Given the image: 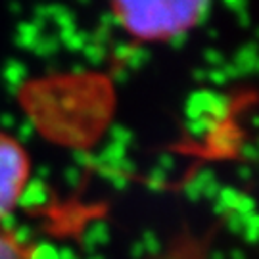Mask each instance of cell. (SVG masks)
<instances>
[{
  "label": "cell",
  "instance_id": "1",
  "mask_svg": "<svg viewBox=\"0 0 259 259\" xmlns=\"http://www.w3.org/2000/svg\"><path fill=\"white\" fill-rule=\"evenodd\" d=\"M200 6L202 2H117L111 10L133 37L157 40L198 25Z\"/></svg>",
  "mask_w": 259,
  "mask_h": 259
},
{
  "label": "cell",
  "instance_id": "2",
  "mask_svg": "<svg viewBox=\"0 0 259 259\" xmlns=\"http://www.w3.org/2000/svg\"><path fill=\"white\" fill-rule=\"evenodd\" d=\"M29 181V161L18 140L0 133V219L14 211Z\"/></svg>",
  "mask_w": 259,
  "mask_h": 259
},
{
  "label": "cell",
  "instance_id": "3",
  "mask_svg": "<svg viewBox=\"0 0 259 259\" xmlns=\"http://www.w3.org/2000/svg\"><path fill=\"white\" fill-rule=\"evenodd\" d=\"M231 113V100L229 96L217 93V91H196L185 102V115L188 119H200V117H211L217 123L229 117Z\"/></svg>",
  "mask_w": 259,
  "mask_h": 259
},
{
  "label": "cell",
  "instance_id": "4",
  "mask_svg": "<svg viewBox=\"0 0 259 259\" xmlns=\"http://www.w3.org/2000/svg\"><path fill=\"white\" fill-rule=\"evenodd\" d=\"M110 227L108 223L102 221V219H96V221L89 223V227L84 229L83 236H81V246H83V251L87 255L91 253H96V250L100 246H108L110 244Z\"/></svg>",
  "mask_w": 259,
  "mask_h": 259
},
{
  "label": "cell",
  "instance_id": "5",
  "mask_svg": "<svg viewBox=\"0 0 259 259\" xmlns=\"http://www.w3.org/2000/svg\"><path fill=\"white\" fill-rule=\"evenodd\" d=\"M48 200H50V190H48L47 183L38 181V179H31L27 181V185L19 196L18 205L23 209H38V207H45Z\"/></svg>",
  "mask_w": 259,
  "mask_h": 259
},
{
  "label": "cell",
  "instance_id": "6",
  "mask_svg": "<svg viewBox=\"0 0 259 259\" xmlns=\"http://www.w3.org/2000/svg\"><path fill=\"white\" fill-rule=\"evenodd\" d=\"M215 179H217V177L213 173V169H209V167L200 169V171L185 185V190H183V192H185L186 200L192 202V204H198L200 200H204L205 186L209 185L211 181H215Z\"/></svg>",
  "mask_w": 259,
  "mask_h": 259
},
{
  "label": "cell",
  "instance_id": "7",
  "mask_svg": "<svg viewBox=\"0 0 259 259\" xmlns=\"http://www.w3.org/2000/svg\"><path fill=\"white\" fill-rule=\"evenodd\" d=\"M209 144H211L213 150H217L221 154L232 152V150H236L240 146V135L234 129H231V127H227V125H219L209 135Z\"/></svg>",
  "mask_w": 259,
  "mask_h": 259
},
{
  "label": "cell",
  "instance_id": "8",
  "mask_svg": "<svg viewBox=\"0 0 259 259\" xmlns=\"http://www.w3.org/2000/svg\"><path fill=\"white\" fill-rule=\"evenodd\" d=\"M259 56V45L257 42H246L244 47L236 50V54L232 58V64L238 67L242 77L255 73V60Z\"/></svg>",
  "mask_w": 259,
  "mask_h": 259
},
{
  "label": "cell",
  "instance_id": "9",
  "mask_svg": "<svg viewBox=\"0 0 259 259\" xmlns=\"http://www.w3.org/2000/svg\"><path fill=\"white\" fill-rule=\"evenodd\" d=\"M240 190L234 188V186H223L217 200L213 202V213L219 215V217H227L229 213L236 211V205H238V200H240Z\"/></svg>",
  "mask_w": 259,
  "mask_h": 259
},
{
  "label": "cell",
  "instance_id": "10",
  "mask_svg": "<svg viewBox=\"0 0 259 259\" xmlns=\"http://www.w3.org/2000/svg\"><path fill=\"white\" fill-rule=\"evenodd\" d=\"M56 37H58L62 47H65L71 52H83V48L91 42V33L81 31L79 27H69L64 29V31H58Z\"/></svg>",
  "mask_w": 259,
  "mask_h": 259
},
{
  "label": "cell",
  "instance_id": "11",
  "mask_svg": "<svg viewBox=\"0 0 259 259\" xmlns=\"http://www.w3.org/2000/svg\"><path fill=\"white\" fill-rule=\"evenodd\" d=\"M127 157V148H123L119 144H113V142H108L106 146H104L98 154H96V163L98 167H113L119 163L121 159H125ZM96 167V169H98Z\"/></svg>",
  "mask_w": 259,
  "mask_h": 259
},
{
  "label": "cell",
  "instance_id": "12",
  "mask_svg": "<svg viewBox=\"0 0 259 259\" xmlns=\"http://www.w3.org/2000/svg\"><path fill=\"white\" fill-rule=\"evenodd\" d=\"M223 123L213 121L211 117H200V119H188L185 123V129L190 139H205Z\"/></svg>",
  "mask_w": 259,
  "mask_h": 259
},
{
  "label": "cell",
  "instance_id": "13",
  "mask_svg": "<svg viewBox=\"0 0 259 259\" xmlns=\"http://www.w3.org/2000/svg\"><path fill=\"white\" fill-rule=\"evenodd\" d=\"M42 25L37 23V21H33V23H21L19 25V37H18V42L21 48H29V50H33L35 45H37V40L42 37Z\"/></svg>",
  "mask_w": 259,
  "mask_h": 259
},
{
  "label": "cell",
  "instance_id": "14",
  "mask_svg": "<svg viewBox=\"0 0 259 259\" xmlns=\"http://www.w3.org/2000/svg\"><path fill=\"white\" fill-rule=\"evenodd\" d=\"M0 259H27V250L19 248L10 232L0 231Z\"/></svg>",
  "mask_w": 259,
  "mask_h": 259
},
{
  "label": "cell",
  "instance_id": "15",
  "mask_svg": "<svg viewBox=\"0 0 259 259\" xmlns=\"http://www.w3.org/2000/svg\"><path fill=\"white\" fill-rule=\"evenodd\" d=\"M242 238L246 240V244H251V246L259 244V211H253L244 217Z\"/></svg>",
  "mask_w": 259,
  "mask_h": 259
},
{
  "label": "cell",
  "instance_id": "16",
  "mask_svg": "<svg viewBox=\"0 0 259 259\" xmlns=\"http://www.w3.org/2000/svg\"><path fill=\"white\" fill-rule=\"evenodd\" d=\"M58 48H60V40H58L56 35H42L37 40L33 52L37 56H40V58H52L58 52Z\"/></svg>",
  "mask_w": 259,
  "mask_h": 259
},
{
  "label": "cell",
  "instance_id": "17",
  "mask_svg": "<svg viewBox=\"0 0 259 259\" xmlns=\"http://www.w3.org/2000/svg\"><path fill=\"white\" fill-rule=\"evenodd\" d=\"M133 140H135V135H133V131L129 127H125L121 123H113L110 127V142L119 144L123 148H129L133 144Z\"/></svg>",
  "mask_w": 259,
  "mask_h": 259
},
{
  "label": "cell",
  "instance_id": "18",
  "mask_svg": "<svg viewBox=\"0 0 259 259\" xmlns=\"http://www.w3.org/2000/svg\"><path fill=\"white\" fill-rule=\"evenodd\" d=\"M150 58H152V54H150L148 48L135 47L129 56V60L123 64V67H125L127 71H137V69H140V67H144V65L148 64Z\"/></svg>",
  "mask_w": 259,
  "mask_h": 259
},
{
  "label": "cell",
  "instance_id": "19",
  "mask_svg": "<svg viewBox=\"0 0 259 259\" xmlns=\"http://www.w3.org/2000/svg\"><path fill=\"white\" fill-rule=\"evenodd\" d=\"M52 21L56 23L58 31H64V29H69V27H77V16H75V12L71 8H67V6H62V4H60L58 10H56Z\"/></svg>",
  "mask_w": 259,
  "mask_h": 259
},
{
  "label": "cell",
  "instance_id": "20",
  "mask_svg": "<svg viewBox=\"0 0 259 259\" xmlns=\"http://www.w3.org/2000/svg\"><path fill=\"white\" fill-rule=\"evenodd\" d=\"M83 56H84V60H87V64L96 67V65L104 64V60H106V56H108V48L91 40V42L83 48Z\"/></svg>",
  "mask_w": 259,
  "mask_h": 259
},
{
  "label": "cell",
  "instance_id": "21",
  "mask_svg": "<svg viewBox=\"0 0 259 259\" xmlns=\"http://www.w3.org/2000/svg\"><path fill=\"white\" fill-rule=\"evenodd\" d=\"M25 77H27V69L14 60V62L8 65V71H6V81L10 83V87H12V91H14V93L18 91L21 84H23Z\"/></svg>",
  "mask_w": 259,
  "mask_h": 259
},
{
  "label": "cell",
  "instance_id": "22",
  "mask_svg": "<svg viewBox=\"0 0 259 259\" xmlns=\"http://www.w3.org/2000/svg\"><path fill=\"white\" fill-rule=\"evenodd\" d=\"M96 173H98L100 177H104V179H106L113 188H117V190H125L127 185H129V177L121 175L119 171L110 169V167H98Z\"/></svg>",
  "mask_w": 259,
  "mask_h": 259
},
{
  "label": "cell",
  "instance_id": "23",
  "mask_svg": "<svg viewBox=\"0 0 259 259\" xmlns=\"http://www.w3.org/2000/svg\"><path fill=\"white\" fill-rule=\"evenodd\" d=\"M27 259H58V248L50 242H40L27 251Z\"/></svg>",
  "mask_w": 259,
  "mask_h": 259
},
{
  "label": "cell",
  "instance_id": "24",
  "mask_svg": "<svg viewBox=\"0 0 259 259\" xmlns=\"http://www.w3.org/2000/svg\"><path fill=\"white\" fill-rule=\"evenodd\" d=\"M167 179H169V175H167L163 169H159L156 165L150 169L148 177H146V186H148L150 190H154V192H159L167 185Z\"/></svg>",
  "mask_w": 259,
  "mask_h": 259
},
{
  "label": "cell",
  "instance_id": "25",
  "mask_svg": "<svg viewBox=\"0 0 259 259\" xmlns=\"http://www.w3.org/2000/svg\"><path fill=\"white\" fill-rule=\"evenodd\" d=\"M73 161L75 167H79L81 171L83 169H94L96 171V154L94 152H89V150H75L73 152Z\"/></svg>",
  "mask_w": 259,
  "mask_h": 259
},
{
  "label": "cell",
  "instance_id": "26",
  "mask_svg": "<svg viewBox=\"0 0 259 259\" xmlns=\"http://www.w3.org/2000/svg\"><path fill=\"white\" fill-rule=\"evenodd\" d=\"M133 48H135V45L129 42V40H117V42H113V47H111V56H113L115 62H119V65H123L129 60Z\"/></svg>",
  "mask_w": 259,
  "mask_h": 259
},
{
  "label": "cell",
  "instance_id": "27",
  "mask_svg": "<svg viewBox=\"0 0 259 259\" xmlns=\"http://www.w3.org/2000/svg\"><path fill=\"white\" fill-rule=\"evenodd\" d=\"M140 242H142L144 251L148 255H159L161 253V242H159V238H157V234L154 231H144Z\"/></svg>",
  "mask_w": 259,
  "mask_h": 259
},
{
  "label": "cell",
  "instance_id": "28",
  "mask_svg": "<svg viewBox=\"0 0 259 259\" xmlns=\"http://www.w3.org/2000/svg\"><path fill=\"white\" fill-rule=\"evenodd\" d=\"M257 211L255 209V200L251 198L250 194H246V192H242L240 194V200H238V205H236V211L240 217H246V215H250V213Z\"/></svg>",
  "mask_w": 259,
  "mask_h": 259
},
{
  "label": "cell",
  "instance_id": "29",
  "mask_svg": "<svg viewBox=\"0 0 259 259\" xmlns=\"http://www.w3.org/2000/svg\"><path fill=\"white\" fill-rule=\"evenodd\" d=\"M81 181H83V171H81L79 167H75V165L65 167L64 183L69 186V188H77V186L81 185Z\"/></svg>",
  "mask_w": 259,
  "mask_h": 259
},
{
  "label": "cell",
  "instance_id": "30",
  "mask_svg": "<svg viewBox=\"0 0 259 259\" xmlns=\"http://www.w3.org/2000/svg\"><path fill=\"white\" fill-rule=\"evenodd\" d=\"M204 60L211 65V69H219V67H223V65L227 64L223 52H219L217 48H207V50H204Z\"/></svg>",
  "mask_w": 259,
  "mask_h": 259
},
{
  "label": "cell",
  "instance_id": "31",
  "mask_svg": "<svg viewBox=\"0 0 259 259\" xmlns=\"http://www.w3.org/2000/svg\"><path fill=\"white\" fill-rule=\"evenodd\" d=\"M35 131H37V125H35V121L27 117V119L21 123V127L18 131V142H27V140L33 139V135H35Z\"/></svg>",
  "mask_w": 259,
  "mask_h": 259
},
{
  "label": "cell",
  "instance_id": "32",
  "mask_svg": "<svg viewBox=\"0 0 259 259\" xmlns=\"http://www.w3.org/2000/svg\"><path fill=\"white\" fill-rule=\"evenodd\" d=\"M225 223H227V229L231 234H242V227H244V217H240L238 213H229L225 217Z\"/></svg>",
  "mask_w": 259,
  "mask_h": 259
},
{
  "label": "cell",
  "instance_id": "33",
  "mask_svg": "<svg viewBox=\"0 0 259 259\" xmlns=\"http://www.w3.org/2000/svg\"><path fill=\"white\" fill-rule=\"evenodd\" d=\"M91 40L93 42H98V45H102V47L108 48V45L111 42V31L106 27H98L94 29V33H91Z\"/></svg>",
  "mask_w": 259,
  "mask_h": 259
},
{
  "label": "cell",
  "instance_id": "34",
  "mask_svg": "<svg viewBox=\"0 0 259 259\" xmlns=\"http://www.w3.org/2000/svg\"><path fill=\"white\" fill-rule=\"evenodd\" d=\"M240 156L244 157L246 161H251V163H255V161H259L257 146H255L253 142H246V144H242V146H240Z\"/></svg>",
  "mask_w": 259,
  "mask_h": 259
},
{
  "label": "cell",
  "instance_id": "35",
  "mask_svg": "<svg viewBox=\"0 0 259 259\" xmlns=\"http://www.w3.org/2000/svg\"><path fill=\"white\" fill-rule=\"evenodd\" d=\"M207 83H211L213 87H225L229 83L227 75L223 73V69H207Z\"/></svg>",
  "mask_w": 259,
  "mask_h": 259
},
{
  "label": "cell",
  "instance_id": "36",
  "mask_svg": "<svg viewBox=\"0 0 259 259\" xmlns=\"http://www.w3.org/2000/svg\"><path fill=\"white\" fill-rule=\"evenodd\" d=\"M175 165H177V161L171 154H161V156L157 157V167L163 169L167 175H171V173L175 171Z\"/></svg>",
  "mask_w": 259,
  "mask_h": 259
},
{
  "label": "cell",
  "instance_id": "37",
  "mask_svg": "<svg viewBox=\"0 0 259 259\" xmlns=\"http://www.w3.org/2000/svg\"><path fill=\"white\" fill-rule=\"evenodd\" d=\"M115 25H119V19H117V16H115L113 10H108V12L100 14V27H106L111 31Z\"/></svg>",
  "mask_w": 259,
  "mask_h": 259
},
{
  "label": "cell",
  "instance_id": "38",
  "mask_svg": "<svg viewBox=\"0 0 259 259\" xmlns=\"http://www.w3.org/2000/svg\"><path fill=\"white\" fill-rule=\"evenodd\" d=\"M223 69V73L227 75V79H229V81H236V79H244V77H242V73L240 71H238V67H236V65L232 64V62H227V64L223 65L221 67Z\"/></svg>",
  "mask_w": 259,
  "mask_h": 259
},
{
  "label": "cell",
  "instance_id": "39",
  "mask_svg": "<svg viewBox=\"0 0 259 259\" xmlns=\"http://www.w3.org/2000/svg\"><path fill=\"white\" fill-rule=\"evenodd\" d=\"M223 6L227 10H231V12H234V14H238V12L248 8V2L246 0H225Z\"/></svg>",
  "mask_w": 259,
  "mask_h": 259
},
{
  "label": "cell",
  "instance_id": "40",
  "mask_svg": "<svg viewBox=\"0 0 259 259\" xmlns=\"http://www.w3.org/2000/svg\"><path fill=\"white\" fill-rule=\"evenodd\" d=\"M129 73L123 65H117V67H113V71H111V79L115 81V83H127V79H129Z\"/></svg>",
  "mask_w": 259,
  "mask_h": 259
},
{
  "label": "cell",
  "instance_id": "41",
  "mask_svg": "<svg viewBox=\"0 0 259 259\" xmlns=\"http://www.w3.org/2000/svg\"><path fill=\"white\" fill-rule=\"evenodd\" d=\"M186 38H188V35H186V33H179V35H173L171 38H167V42L171 45V48H173V50H181V48L186 45Z\"/></svg>",
  "mask_w": 259,
  "mask_h": 259
},
{
  "label": "cell",
  "instance_id": "42",
  "mask_svg": "<svg viewBox=\"0 0 259 259\" xmlns=\"http://www.w3.org/2000/svg\"><path fill=\"white\" fill-rule=\"evenodd\" d=\"M129 253H131V257H133V259H142V257H144V255H146V251H144L142 242H140V240L133 242V244H131Z\"/></svg>",
  "mask_w": 259,
  "mask_h": 259
},
{
  "label": "cell",
  "instance_id": "43",
  "mask_svg": "<svg viewBox=\"0 0 259 259\" xmlns=\"http://www.w3.org/2000/svg\"><path fill=\"white\" fill-rule=\"evenodd\" d=\"M251 175H253V171H251L250 165H238L236 167V177L240 179V181H244V183H248L251 179Z\"/></svg>",
  "mask_w": 259,
  "mask_h": 259
},
{
  "label": "cell",
  "instance_id": "44",
  "mask_svg": "<svg viewBox=\"0 0 259 259\" xmlns=\"http://www.w3.org/2000/svg\"><path fill=\"white\" fill-rule=\"evenodd\" d=\"M58 259H79V255L75 253L73 248L62 246V248H58Z\"/></svg>",
  "mask_w": 259,
  "mask_h": 259
},
{
  "label": "cell",
  "instance_id": "45",
  "mask_svg": "<svg viewBox=\"0 0 259 259\" xmlns=\"http://www.w3.org/2000/svg\"><path fill=\"white\" fill-rule=\"evenodd\" d=\"M236 16V21H238V25L240 27H250V12H248V8L246 10H242V12H238V14H234Z\"/></svg>",
  "mask_w": 259,
  "mask_h": 259
},
{
  "label": "cell",
  "instance_id": "46",
  "mask_svg": "<svg viewBox=\"0 0 259 259\" xmlns=\"http://www.w3.org/2000/svg\"><path fill=\"white\" fill-rule=\"evenodd\" d=\"M192 77H194V81H198V83H205L207 81V69H194Z\"/></svg>",
  "mask_w": 259,
  "mask_h": 259
},
{
  "label": "cell",
  "instance_id": "47",
  "mask_svg": "<svg viewBox=\"0 0 259 259\" xmlns=\"http://www.w3.org/2000/svg\"><path fill=\"white\" fill-rule=\"evenodd\" d=\"M48 175H50V169H48V165L37 167V179H38V181H45Z\"/></svg>",
  "mask_w": 259,
  "mask_h": 259
},
{
  "label": "cell",
  "instance_id": "48",
  "mask_svg": "<svg viewBox=\"0 0 259 259\" xmlns=\"http://www.w3.org/2000/svg\"><path fill=\"white\" fill-rule=\"evenodd\" d=\"M229 259H248L246 257V253L242 250H238V248H234V250L229 253Z\"/></svg>",
  "mask_w": 259,
  "mask_h": 259
},
{
  "label": "cell",
  "instance_id": "49",
  "mask_svg": "<svg viewBox=\"0 0 259 259\" xmlns=\"http://www.w3.org/2000/svg\"><path fill=\"white\" fill-rule=\"evenodd\" d=\"M71 71H73L75 75H83V73H87V65H83V64H75Z\"/></svg>",
  "mask_w": 259,
  "mask_h": 259
},
{
  "label": "cell",
  "instance_id": "50",
  "mask_svg": "<svg viewBox=\"0 0 259 259\" xmlns=\"http://www.w3.org/2000/svg\"><path fill=\"white\" fill-rule=\"evenodd\" d=\"M209 259H227V257H225V253H223V251L215 250V251H211V255H209Z\"/></svg>",
  "mask_w": 259,
  "mask_h": 259
},
{
  "label": "cell",
  "instance_id": "51",
  "mask_svg": "<svg viewBox=\"0 0 259 259\" xmlns=\"http://www.w3.org/2000/svg\"><path fill=\"white\" fill-rule=\"evenodd\" d=\"M250 125L253 129H259V115H251L250 117Z\"/></svg>",
  "mask_w": 259,
  "mask_h": 259
},
{
  "label": "cell",
  "instance_id": "52",
  "mask_svg": "<svg viewBox=\"0 0 259 259\" xmlns=\"http://www.w3.org/2000/svg\"><path fill=\"white\" fill-rule=\"evenodd\" d=\"M207 37H211V38H217V37H219V33H217V29H213V27L207 29Z\"/></svg>",
  "mask_w": 259,
  "mask_h": 259
},
{
  "label": "cell",
  "instance_id": "53",
  "mask_svg": "<svg viewBox=\"0 0 259 259\" xmlns=\"http://www.w3.org/2000/svg\"><path fill=\"white\" fill-rule=\"evenodd\" d=\"M87 259H106V255H102V253H91V255H87Z\"/></svg>",
  "mask_w": 259,
  "mask_h": 259
},
{
  "label": "cell",
  "instance_id": "54",
  "mask_svg": "<svg viewBox=\"0 0 259 259\" xmlns=\"http://www.w3.org/2000/svg\"><path fill=\"white\" fill-rule=\"evenodd\" d=\"M255 146H257V152H259V139H257V142H255Z\"/></svg>",
  "mask_w": 259,
  "mask_h": 259
},
{
  "label": "cell",
  "instance_id": "55",
  "mask_svg": "<svg viewBox=\"0 0 259 259\" xmlns=\"http://www.w3.org/2000/svg\"><path fill=\"white\" fill-rule=\"evenodd\" d=\"M257 38H259V29H257Z\"/></svg>",
  "mask_w": 259,
  "mask_h": 259
}]
</instances>
